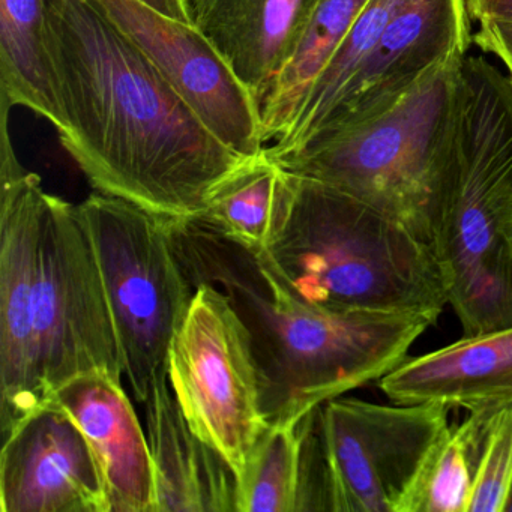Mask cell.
<instances>
[{
	"label": "cell",
	"mask_w": 512,
	"mask_h": 512,
	"mask_svg": "<svg viewBox=\"0 0 512 512\" xmlns=\"http://www.w3.org/2000/svg\"><path fill=\"white\" fill-rule=\"evenodd\" d=\"M62 146L98 193L196 220L244 167L92 0H47Z\"/></svg>",
	"instance_id": "obj_1"
},
{
	"label": "cell",
	"mask_w": 512,
	"mask_h": 512,
	"mask_svg": "<svg viewBox=\"0 0 512 512\" xmlns=\"http://www.w3.org/2000/svg\"><path fill=\"white\" fill-rule=\"evenodd\" d=\"M512 484V407L491 419L467 512H505Z\"/></svg>",
	"instance_id": "obj_24"
},
{
	"label": "cell",
	"mask_w": 512,
	"mask_h": 512,
	"mask_svg": "<svg viewBox=\"0 0 512 512\" xmlns=\"http://www.w3.org/2000/svg\"><path fill=\"white\" fill-rule=\"evenodd\" d=\"M0 454V511L110 512L100 464L55 401L17 422Z\"/></svg>",
	"instance_id": "obj_13"
},
{
	"label": "cell",
	"mask_w": 512,
	"mask_h": 512,
	"mask_svg": "<svg viewBox=\"0 0 512 512\" xmlns=\"http://www.w3.org/2000/svg\"><path fill=\"white\" fill-rule=\"evenodd\" d=\"M302 419L274 422L257 440L238 478V512H299Z\"/></svg>",
	"instance_id": "obj_23"
},
{
	"label": "cell",
	"mask_w": 512,
	"mask_h": 512,
	"mask_svg": "<svg viewBox=\"0 0 512 512\" xmlns=\"http://www.w3.org/2000/svg\"><path fill=\"white\" fill-rule=\"evenodd\" d=\"M0 106H22L56 131L64 116L49 52L47 0H0Z\"/></svg>",
	"instance_id": "obj_18"
},
{
	"label": "cell",
	"mask_w": 512,
	"mask_h": 512,
	"mask_svg": "<svg viewBox=\"0 0 512 512\" xmlns=\"http://www.w3.org/2000/svg\"><path fill=\"white\" fill-rule=\"evenodd\" d=\"M157 512H238V476L185 419L170 382L145 403Z\"/></svg>",
	"instance_id": "obj_17"
},
{
	"label": "cell",
	"mask_w": 512,
	"mask_h": 512,
	"mask_svg": "<svg viewBox=\"0 0 512 512\" xmlns=\"http://www.w3.org/2000/svg\"><path fill=\"white\" fill-rule=\"evenodd\" d=\"M175 86L209 130L236 154L266 146L260 101L194 25L176 22L140 0H92Z\"/></svg>",
	"instance_id": "obj_11"
},
{
	"label": "cell",
	"mask_w": 512,
	"mask_h": 512,
	"mask_svg": "<svg viewBox=\"0 0 512 512\" xmlns=\"http://www.w3.org/2000/svg\"><path fill=\"white\" fill-rule=\"evenodd\" d=\"M407 2L409 0H368L349 34L314 80L286 133L275 140L274 145L266 148L272 158L298 148L322 127L323 122L340 106L350 83L379 43L395 14Z\"/></svg>",
	"instance_id": "obj_21"
},
{
	"label": "cell",
	"mask_w": 512,
	"mask_h": 512,
	"mask_svg": "<svg viewBox=\"0 0 512 512\" xmlns=\"http://www.w3.org/2000/svg\"><path fill=\"white\" fill-rule=\"evenodd\" d=\"M470 41L466 0H409L359 68L340 106L307 140L349 130L388 112L434 71L464 58Z\"/></svg>",
	"instance_id": "obj_12"
},
{
	"label": "cell",
	"mask_w": 512,
	"mask_h": 512,
	"mask_svg": "<svg viewBox=\"0 0 512 512\" xmlns=\"http://www.w3.org/2000/svg\"><path fill=\"white\" fill-rule=\"evenodd\" d=\"M35 340L44 400L74 377L121 379V350L79 206L46 193L38 241Z\"/></svg>",
	"instance_id": "obj_8"
},
{
	"label": "cell",
	"mask_w": 512,
	"mask_h": 512,
	"mask_svg": "<svg viewBox=\"0 0 512 512\" xmlns=\"http://www.w3.org/2000/svg\"><path fill=\"white\" fill-rule=\"evenodd\" d=\"M467 13L472 20H503L512 22V0H466Z\"/></svg>",
	"instance_id": "obj_26"
},
{
	"label": "cell",
	"mask_w": 512,
	"mask_h": 512,
	"mask_svg": "<svg viewBox=\"0 0 512 512\" xmlns=\"http://www.w3.org/2000/svg\"><path fill=\"white\" fill-rule=\"evenodd\" d=\"M77 206L100 266L124 374L145 404L169 383L170 349L196 289L167 218L98 191Z\"/></svg>",
	"instance_id": "obj_7"
},
{
	"label": "cell",
	"mask_w": 512,
	"mask_h": 512,
	"mask_svg": "<svg viewBox=\"0 0 512 512\" xmlns=\"http://www.w3.org/2000/svg\"><path fill=\"white\" fill-rule=\"evenodd\" d=\"M389 400L469 412L512 407V326L464 335L436 352L404 359L377 380Z\"/></svg>",
	"instance_id": "obj_15"
},
{
	"label": "cell",
	"mask_w": 512,
	"mask_h": 512,
	"mask_svg": "<svg viewBox=\"0 0 512 512\" xmlns=\"http://www.w3.org/2000/svg\"><path fill=\"white\" fill-rule=\"evenodd\" d=\"M367 2L320 0L301 43L260 104L266 142H275L286 133L314 80L349 34Z\"/></svg>",
	"instance_id": "obj_19"
},
{
	"label": "cell",
	"mask_w": 512,
	"mask_h": 512,
	"mask_svg": "<svg viewBox=\"0 0 512 512\" xmlns=\"http://www.w3.org/2000/svg\"><path fill=\"white\" fill-rule=\"evenodd\" d=\"M461 61L434 71L373 121L269 157L373 206L439 257L457 178Z\"/></svg>",
	"instance_id": "obj_4"
},
{
	"label": "cell",
	"mask_w": 512,
	"mask_h": 512,
	"mask_svg": "<svg viewBox=\"0 0 512 512\" xmlns=\"http://www.w3.org/2000/svg\"><path fill=\"white\" fill-rule=\"evenodd\" d=\"M505 512H512V484L509 490L508 500H506Z\"/></svg>",
	"instance_id": "obj_28"
},
{
	"label": "cell",
	"mask_w": 512,
	"mask_h": 512,
	"mask_svg": "<svg viewBox=\"0 0 512 512\" xmlns=\"http://www.w3.org/2000/svg\"><path fill=\"white\" fill-rule=\"evenodd\" d=\"M140 2L169 19L193 25L187 0H140Z\"/></svg>",
	"instance_id": "obj_27"
},
{
	"label": "cell",
	"mask_w": 512,
	"mask_h": 512,
	"mask_svg": "<svg viewBox=\"0 0 512 512\" xmlns=\"http://www.w3.org/2000/svg\"><path fill=\"white\" fill-rule=\"evenodd\" d=\"M169 382L194 433L239 478L269 422L247 326L211 284L194 290L170 349Z\"/></svg>",
	"instance_id": "obj_9"
},
{
	"label": "cell",
	"mask_w": 512,
	"mask_h": 512,
	"mask_svg": "<svg viewBox=\"0 0 512 512\" xmlns=\"http://www.w3.org/2000/svg\"><path fill=\"white\" fill-rule=\"evenodd\" d=\"M193 25L262 104L320 0H187Z\"/></svg>",
	"instance_id": "obj_16"
},
{
	"label": "cell",
	"mask_w": 512,
	"mask_h": 512,
	"mask_svg": "<svg viewBox=\"0 0 512 512\" xmlns=\"http://www.w3.org/2000/svg\"><path fill=\"white\" fill-rule=\"evenodd\" d=\"M496 412H470L449 425L422 469L404 512H467L491 419Z\"/></svg>",
	"instance_id": "obj_22"
},
{
	"label": "cell",
	"mask_w": 512,
	"mask_h": 512,
	"mask_svg": "<svg viewBox=\"0 0 512 512\" xmlns=\"http://www.w3.org/2000/svg\"><path fill=\"white\" fill-rule=\"evenodd\" d=\"M449 407L334 398L302 418L299 511L404 512Z\"/></svg>",
	"instance_id": "obj_6"
},
{
	"label": "cell",
	"mask_w": 512,
	"mask_h": 512,
	"mask_svg": "<svg viewBox=\"0 0 512 512\" xmlns=\"http://www.w3.org/2000/svg\"><path fill=\"white\" fill-rule=\"evenodd\" d=\"M458 167L440 238L448 304L464 335L512 326V85L461 61Z\"/></svg>",
	"instance_id": "obj_5"
},
{
	"label": "cell",
	"mask_w": 512,
	"mask_h": 512,
	"mask_svg": "<svg viewBox=\"0 0 512 512\" xmlns=\"http://www.w3.org/2000/svg\"><path fill=\"white\" fill-rule=\"evenodd\" d=\"M77 422L100 464L110 512H157L154 461L121 379L74 377L53 394Z\"/></svg>",
	"instance_id": "obj_14"
},
{
	"label": "cell",
	"mask_w": 512,
	"mask_h": 512,
	"mask_svg": "<svg viewBox=\"0 0 512 512\" xmlns=\"http://www.w3.org/2000/svg\"><path fill=\"white\" fill-rule=\"evenodd\" d=\"M286 190V170L265 149L215 191L196 220L253 253H263L277 230Z\"/></svg>",
	"instance_id": "obj_20"
},
{
	"label": "cell",
	"mask_w": 512,
	"mask_h": 512,
	"mask_svg": "<svg viewBox=\"0 0 512 512\" xmlns=\"http://www.w3.org/2000/svg\"><path fill=\"white\" fill-rule=\"evenodd\" d=\"M0 107V425L7 434L44 406L35 340V287L44 191L17 158Z\"/></svg>",
	"instance_id": "obj_10"
},
{
	"label": "cell",
	"mask_w": 512,
	"mask_h": 512,
	"mask_svg": "<svg viewBox=\"0 0 512 512\" xmlns=\"http://www.w3.org/2000/svg\"><path fill=\"white\" fill-rule=\"evenodd\" d=\"M169 221L191 284L226 295L251 338L269 424L301 421L344 392L382 379L436 323L418 314L335 313L299 298L265 253L200 220Z\"/></svg>",
	"instance_id": "obj_2"
},
{
	"label": "cell",
	"mask_w": 512,
	"mask_h": 512,
	"mask_svg": "<svg viewBox=\"0 0 512 512\" xmlns=\"http://www.w3.org/2000/svg\"><path fill=\"white\" fill-rule=\"evenodd\" d=\"M473 43L502 61L509 74L512 85V22L503 20H484L472 37Z\"/></svg>",
	"instance_id": "obj_25"
},
{
	"label": "cell",
	"mask_w": 512,
	"mask_h": 512,
	"mask_svg": "<svg viewBox=\"0 0 512 512\" xmlns=\"http://www.w3.org/2000/svg\"><path fill=\"white\" fill-rule=\"evenodd\" d=\"M286 173L283 211L263 253L299 298L335 313L439 319L448 290L428 245L362 200Z\"/></svg>",
	"instance_id": "obj_3"
}]
</instances>
